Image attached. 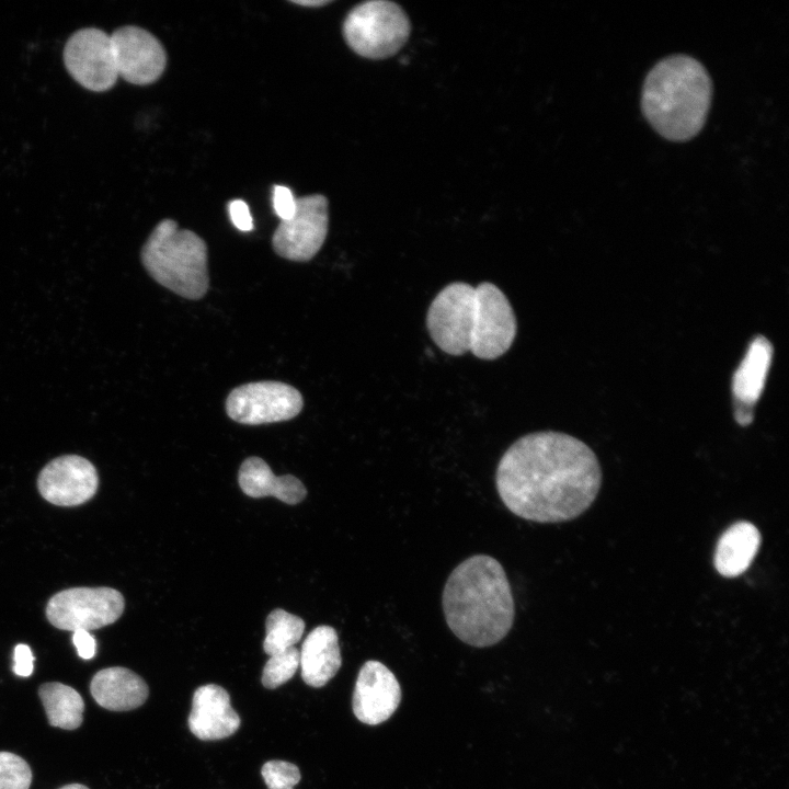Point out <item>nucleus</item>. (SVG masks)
I'll list each match as a JSON object with an SVG mask.
<instances>
[{
	"label": "nucleus",
	"instance_id": "nucleus-20",
	"mask_svg": "<svg viewBox=\"0 0 789 789\" xmlns=\"http://www.w3.org/2000/svg\"><path fill=\"white\" fill-rule=\"evenodd\" d=\"M38 695L52 727L75 730L81 725L84 701L75 688L58 682L46 683Z\"/></svg>",
	"mask_w": 789,
	"mask_h": 789
},
{
	"label": "nucleus",
	"instance_id": "nucleus-30",
	"mask_svg": "<svg viewBox=\"0 0 789 789\" xmlns=\"http://www.w3.org/2000/svg\"><path fill=\"white\" fill-rule=\"evenodd\" d=\"M59 789H89V788L81 784H70V785H66Z\"/></svg>",
	"mask_w": 789,
	"mask_h": 789
},
{
	"label": "nucleus",
	"instance_id": "nucleus-11",
	"mask_svg": "<svg viewBox=\"0 0 789 789\" xmlns=\"http://www.w3.org/2000/svg\"><path fill=\"white\" fill-rule=\"evenodd\" d=\"M110 36L118 77L138 85L150 84L160 78L165 69L167 55L151 33L126 25Z\"/></svg>",
	"mask_w": 789,
	"mask_h": 789
},
{
	"label": "nucleus",
	"instance_id": "nucleus-26",
	"mask_svg": "<svg viewBox=\"0 0 789 789\" xmlns=\"http://www.w3.org/2000/svg\"><path fill=\"white\" fill-rule=\"evenodd\" d=\"M230 219L241 231L253 229V220L248 204L242 199H233L228 205Z\"/></svg>",
	"mask_w": 789,
	"mask_h": 789
},
{
	"label": "nucleus",
	"instance_id": "nucleus-18",
	"mask_svg": "<svg viewBox=\"0 0 789 789\" xmlns=\"http://www.w3.org/2000/svg\"><path fill=\"white\" fill-rule=\"evenodd\" d=\"M762 537L755 525L750 522H737L731 525L719 538L713 564L724 578L741 575L751 565Z\"/></svg>",
	"mask_w": 789,
	"mask_h": 789
},
{
	"label": "nucleus",
	"instance_id": "nucleus-22",
	"mask_svg": "<svg viewBox=\"0 0 789 789\" xmlns=\"http://www.w3.org/2000/svg\"><path fill=\"white\" fill-rule=\"evenodd\" d=\"M299 662V650L295 647L270 655L262 672L263 686L275 689L285 684L298 670Z\"/></svg>",
	"mask_w": 789,
	"mask_h": 789
},
{
	"label": "nucleus",
	"instance_id": "nucleus-6",
	"mask_svg": "<svg viewBox=\"0 0 789 789\" xmlns=\"http://www.w3.org/2000/svg\"><path fill=\"white\" fill-rule=\"evenodd\" d=\"M343 36L350 48L369 59L397 54L407 43L411 23L404 10L385 0L355 5L343 22Z\"/></svg>",
	"mask_w": 789,
	"mask_h": 789
},
{
	"label": "nucleus",
	"instance_id": "nucleus-14",
	"mask_svg": "<svg viewBox=\"0 0 789 789\" xmlns=\"http://www.w3.org/2000/svg\"><path fill=\"white\" fill-rule=\"evenodd\" d=\"M240 722L229 694L221 686L207 684L194 691L187 723L196 737L203 741L228 737L239 729Z\"/></svg>",
	"mask_w": 789,
	"mask_h": 789
},
{
	"label": "nucleus",
	"instance_id": "nucleus-28",
	"mask_svg": "<svg viewBox=\"0 0 789 789\" xmlns=\"http://www.w3.org/2000/svg\"><path fill=\"white\" fill-rule=\"evenodd\" d=\"M72 642L80 658L90 660L95 655V639L85 630L73 631Z\"/></svg>",
	"mask_w": 789,
	"mask_h": 789
},
{
	"label": "nucleus",
	"instance_id": "nucleus-15",
	"mask_svg": "<svg viewBox=\"0 0 789 789\" xmlns=\"http://www.w3.org/2000/svg\"><path fill=\"white\" fill-rule=\"evenodd\" d=\"M90 691L98 705L113 711L136 709L149 694L146 682L139 675L121 666L99 671L91 681Z\"/></svg>",
	"mask_w": 789,
	"mask_h": 789
},
{
	"label": "nucleus",
	"instance_id": "nucleus-12",
	"mask_svg": "<svg viewBox=\"0 0 789 789\" xmlns=\"http://www.w3.org/2000/svg\"><path fill=\"white\" fill-rule=\"evenodd\" d=\"M99 487L95 467L78 455L59 456L39 472L41 495L55 505L77 506L94 496Z\"/></svg>",
	"mask_w": 789,
	"mask_h": 789
},
{
	"label": "nucleus",
	"instance_id": "nucleus-27",
	"mask_svg": "<svg viewBox=\"0 0 789 789\" xmlns=\"http://www.w3.org/2000/svg\"><path fill=\"white\" fill-rule=\"evenodd\" d=\"M34 656L28 645L18 644L14 649L13 671L16 675L27 677L34 670Z\"/></svg>",
	"mask_w": 789,
	"mask_h": 789
},
{
	"label": "nucleus",
	"instance_id": "nucleus-23",
	"mask_svg": "<svg viewBox=\"0 0 789 789\" xmlns=\"http://www.w3.org/2000/svg\"><path fill=\"white\" fill-rule=\"evenodd\" d=\"M32 770L21 756L0 752V789H28Z\"/></svg>",
	"mask_w": 789,
	"mask_h": 789
},
{
	"label": "nucleus",
	"instance_id": "nucleus-16",
	"mask_svg": "<svg viewBox=\"0 0 789 789\" xmlns=\"http://www.w3.org/2000/svg\"><path fill=\"white\" fill-rule=\"evenodd\" d=\"M301 677L312 687H322L342 664L339 637L334 628L318 626L306 637L299 651Z\"/></svg>",
	"mask_w": 789,
	"mask_h": 789
},
{
	"label": "nucleus",
	"instance_id": "nucleus-2",
	"mask_svg": "<svg viewBox=\"0 0 789 789\" xmlns=\"http://www.w3.org/2000/svg\"><path fill=\"white\" fill-rule=\"evenodd\" d=\"M433 342L448 355L467 352L484 361L505 354L517 333V320L506 295L493 283L471 286L453 282L438 291L426 312Z\"/></svg>",
	"mask_w": 789,
	"mask_h": 789
},
{
	"label": "nucleus",
	"instance_id": "nucleus-3",
	"mask_svg": "<svg viewBox=\"0 0 789 789\" xmlns=\"http://www.w3.org/2000/svg\"><path fill=\"white\" fill-rule=\"evenodd\" d=\"M447 626L462 642L487 648L511 630L515 603L502 564L478 553L461 561L449 574L442 594Z\"/></svg>",
	"mask_w": 789,
	"mask_h": 789
},
{
	"label": "nucleus",
	"instance_id": "nucleus-13",
	"mask_svg": "<svg viewBox=\"0 0 789 789\" xmlns=\"http://www.w3.org/2000/svg\"><path fill=\"white\" fill-rule=\"evenodd\" d=\"M400 701L401 687L395 674L379 661L365 662L353 693L355 717L369 725L379 724L392 716Z\"/></svg>",
	"mask_w": 789,
	"mask_h": 789
},
{
	"label": "nucleus",
	"instance_id": "nucleus-1",
	"mask_svg": "<svg viewBox=\"0 0 789 789\" xmlns=\"http://www.w3.org/2000/svg\"><path fill=\"white\" fill-rule=\"evenodd\" d=\"M602 468L590 446L557 431L517 438L502 455L495 488L505 507L526 521L554 524L575 519L595 501Z\"/></svg>",
	"mask_w": 789,
	"mask_h": 789
},
{
	"label": "nucleus",
	"instance_id": "nucleus-19",
	"mask_svg": "<svg viewBox=\"0 0 789 789\" xmlns=\"http://www.w3.org/2000/svg\"><path fill=\"white\" fill-rule=\"evenodd\" d=\"M773 346L762 336H756L735 370L732 390L736 405L752 409L762 395L765 379L771 364Z\"/></svg>",
	"mask_w": 789,
	"mask_h": 789
},
{
	"label": "nucleus",
	"instance_id": "nucleus-5",
	"mask_svg": "<svg viewBox=\"0 0 789 789\" xmlns=\"http://www.w3.org/2000/svg\"><path fill=\"white\" fill-rule=\"evenodd\" d=\"M141 262L161 286L187 299L205 296L209 286L207 245L195 232L160 221L141 249Z\"/></svg>",
	"mask_w": 789,
	"mask_h": 789
},
{
	"label": "nucleus",
	"instance_id": "nucleus-4",
	"mask_svg": "<svg viewBox=\"0 0 789 789\" xmlns=\"http://www.w3.org/2000/svg\"><path fill=\"white\" fill-rule=\"evenodd\" d=\"M712 95L707 69L683 54L659 60L648 72L641 95L642 112L664 138L685 141L704 127Z\"/></svg>",
	"mask_w": 789,
	"mask_h": 789
},
{
	"label": "nucleus",
	"instance_id": "nucleus-10",
	"mask_svg": "<svg viewBox=\"0 0 789 789\" xmlns=\"http://www.w3.org/2000/svg\"><path fill=\"white\" fill-rule=\"evenodd\" d=\"M64 61L70 76L91 91H106L118 78L111 36L95 27L80 28L68 38Z\"/></svg>",
	"mask_w": 789,
	"mask_h": 789
},
{
	"label": "nucleus",
	"instance_id": "nucleus-21",
	"mask_svg": "<svg viewBox=\"0 0 789 789\" xmlns=\"http://www.w3.org/2000/svg\"><path fill=\"white\" fill-rule=\"evenodd\" d=\"M263 649L267 655L285 651L296 644L305 631L304 620L284 609L270 613L265 621Z\"/></svg>",
	"mask_w": 789,
	"mask_h": 789
},
{
	"label": "nucleus",
	"instance_id": "nucleus-7",
	"mask_svg": "<svg viewBox=\"0 0 789 789\" xmlns=\"http://www.w3.org/2000/svg\"><path fill=\"white\" fill-rule=\"evenodd\" d=\"M125 601L112 587H72L53 595L46 617L61 630H94L115 622L123 614Z\"/></svg>",
	"mask_w": 789,
	"mask_h": 789
},
{
	"label": "nucleus",
	"instance_id": "nucleus-17",
	"mask_svg": "<svg viewBox=\"0 0 789 789\" xmlns=\"http://www.w3.org/2000/svg\"><path fill=\"white\" fill-rule=\"evenodd\" d=\"M238 481L244 494L251 498L274 496L294 505L301 502L307 490L302 482L291 474L276 477L260 457H249L240 466Z\"/></svg>",
	"mask_w": 789,
	"mask_h": 789
},
{
	"label": "nucleus",
	"instance_id": "nucleus-24",
	"mask_svg": "<svg viewBox=\"0 0 789 789\" xmlns=\"http://www.w3.org/2000/svg\"><path fill=\"white\" fill-rule=\"evenodd\" d=\"M268 789H293L300 781L299 768L285 761H268L261 770Z\"/></svg>",
	"mask_w": 789,
	"mask_h": 789
},
{
	"label": "nucleus",
	"instance_id": "nucleus-9",
	"mask_svg": "<svg viewBox=\"0 0 789 789\" xmlns=\"http://www.w3.org/2000/svg\"><path fill=\"white\" fill-rule=\"evenodd\" d=\"M329 203L325 196L313 194L296 199V210L288 220L281 221L274 231L272 245L282 258L309 261L323 245L329 227Z\"/></svg>",
	"mask_w": 789,
	"mask_h": 789
},
{
	"label": "nucleus",
	"instance_id": "nucleus-29",
	"mask_svg": "<svg viewBox=\"0 0 789 789\" xmlns=\"http://www.w3.org/2000/svg\"><path fill=\"white\" fill-rule=\"evenodd\" d=\"M296 4H300L304 7H321L330 3V0H295L293 1Z\"/></svg>",
	"mask_w": 789,
	"mask_h": 789
},
{
	"label": "nucleus",
	"instance_id": "nucleus-25",
	"mask_svg": "<svg viewBox=\"0 0 789 789\" xmlns=\"http://www.w3.org/2000/svg\"><path fill=\"white\" fill-rule=\"evenodd\" d=\"M296 199L291 191L283 185H275L273 190V208L281 221L288 220L296 210Z\"/></svg>",
	"mask_w": 789,
	"mask_h": 789
},
{
	"label": "nucleus",
	"instance_id": "nucleus-8",
	"mask_svg": "<svg viewBox=\"0 0 789 789\" xmlns=\"http://www.w3.org/2000/svg\"><path fill=\"white\" fill-rule=\"evenodd\" d=\"M304 407L301 393L281 381H256L241 385L228 395L226 412L245 425L282 422L297 416Z\"/></svg>",
	"mask_w": 789,
	"mask_h": 789
}]
</instances>
